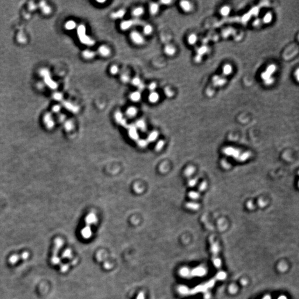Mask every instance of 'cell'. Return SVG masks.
Instances as JSON below:
<instances>
[{
    "mask_svg": "<svg viewBox=\"0 0 299 299\" xmlns=\"http://www.w3.org/2000/svg\"><path fill=\"white\" fill-rule=\"evenodd\" d=\"M227 277V274L224 271L219 272L215 277L207 282L198 285L195 287L190 289L186 286H180L177 288L179 293L183 295H194L197 293H205V299H208L210 296L209 290L213 288L217 281L224 280Z\"/></svg>",
    "mask_w": 299,
    "mask_h": 299,
    "instance_id": "6da1fadb",
    "label": "cell"
},
{
    "mask_svg": "<svg viewBox=\"0 0 299 299\" xmlns=\"http://www.w3.org/2000/svg\"><path fill=\"white\" fill-rule=\"evenodd\" d=\"M208 272L207 269L203 266H198L194 268L183 267L179 271V275L184 278L190 279L194 277H203Z\"/></svg>",
    "mask_w": 299,
    "mask_h": 299,
    "instance_id": "7a4b0ae2",
    "label": "cell"
},
{
    "mask_svg": "<svg viewBox=\"0 0 299 299\" xmlns=\"http://www.w3.org/2000/svg\"><path fill=\"white\" fill-rule=\"evenodd\" d=\"M63 245V240L60 238H57L54 240V246L52 249V254L50 258V262L53 265H59L61 272H66L68 269V265L63 264L61 262V260L58 257V253Z\"/></svg>",
    "mask_w": 299,
    "mask_h": 299,
    "instance_id": "3957f363",
    "label": "cell"
},
{
    "mask_svg": "<svg viewBox=\"0 0 299 299\" xmlns=\"http://www.w3.org/2000/svg\"><path fill=\"white\" fill-rule=\"evenodd\" d=\"M210 243L212 262L216 268L221 269V260L219 255L220 251L219 244L213 237H211L210 238Z\"/></svg>",
    "mask_w": 299,
    "mask_h": 299,
    "instance_id": "277c9868",
    "label": "cell"
},
{
    "mask_svg": "<svg viewBox=\"0 0 299 299\" xmlns=\"http://www.w3.org/2000/svg\"><path fill=\"white\" fill-rule=\"evenodd\" d=\"M130 38L133 44L137 45H141L145 43V39L141 33L138 31L133 30L130 33Z\"/></svg>",
    "mask_w": 299,
    "mask_h": 299,
    "instance_id": "5b68a950",
    "label": "cell"
},
{
    "mask_svg": "<svg viewBox=\"0 0 299 299\" xmlns=\"http://www.w3.org/2000/svg\"><path fill=\"white\" fill-rule=\"evenodd\" d=\"M139 23L137 19L135 20H127L122 21L120 24V28L122 31H126Z\"/></svg>",
    "mask_w": 299,
    "mask_h": 299,
    "instance_id": "8992f818",
    "label": "cell"
},
{
    "mask_svg": "<svg viewBox=\"0 0 299 299\" xmlns=\"http://www.w3.org/2000/svg\"><path fill=\"white\" fill-rule=\"evenodd\" d=\"M78 36L79 37L80 42L84 45L89 47H92L95 43V41H94V39L90 37V36H89L87 33H83Z\"/></svg>",
    "mask_w": 299,
    "mask_h": 299,
    "instance_id": "52a82bcc",
    "label": "cell"
},
{
    "mask_svg": "<svg viewBox=\"0 0 299 299\" xmlns=\"http://www.w3.org/2000/svg\"><path fill=\"white\" fill-rule=\"evenodd\" d=\"M98 53L102 57L106 58L109 57L111 53L110 48L106 45H101L98 47L97 50Z\"/></svg>",
    "mask_w": 299,
    "mask_h": 299,
    "instance_id": "ba28073f",
    "label": "cell"
},
{
    "mask_svg": "<svg viewBox=\"0 0 299 299\" xmlns=\"http://www.w3.org/2000/svg\"><path fill=\"white\" fill-rule=\"evenodd\" d=\"M127 128L130 138L135 141H138L139 139V136L137 131V128L133 125H127Z\"/></svg>",
    "mask_w": 299,
    "mask_h": 299,
    "instance_id": "9c48e42d",
    "label": "cell"
},
{
    "mask_svg": "<svg viewBox=\"0 0 299 299\" xmlns=\"http://www.w3.org/2000/svg\"><path fill=\"white\" fill-rule=\"evenodd\" d=\"M114 117H115V121L117 122V123L119 124L120 125H121L124 127H127L126 120L124 117V116L121 111H117L116 112H115V113L114 114Z\"/></svg>",
    "mask_w": 299,
    "mask_h": 299,
    "instance_id": "30bf717a",
    "label": "cell"
},
{
    "mask_svg": "<svg viewBox=\"0 0 299 299\" xmlns=\"http://www.w3.org/2000/svg\"><path fill=\"white\" fill-rule=\"evenodd\" d=\"M126 15V11L124 9H120L111 13L110 18L112 20H120L123 18Z\"/></svg>",
    "mask_w": 299,
    "mask_h": 299,
    "instance_id": "8fae6325",
    "label": "cell"
},
{
    "mask_svg": "<svg viewBox=\"0 0 299 299\" xmlns=\"http://www.w3.org/2000/svg\"><path fill=\"white\" fill-rule=\"evenodd\" d=\"M145 13V9L141 6H138L134 8L131 12V15L135 19H138L142 16Z\"/></svg>",
    "mask_w": 299,
    "mask_h": 299,
    "instance_id": "7c38bea8",
    "label": "cell"
},
{
    "mask_svg": "<svg viewBox=\"0 0 299 299\" xmlns=\"http://www.w3.org/2000/svg\"><path fill=\"white\" fill-rule=\"evenodd\" d=\"M82 55L86 60H92L95 57L96 53L92 50H85L82 52Z\"/></svg>",
    "mask_w": 299,
    "mask_h": 299,
    "instance_id": "4fadbf2b",
    "label": "cell"
},
{
    "mask_svg": "<svg viewBox=\"0 0 299 299\" xmlns=\"http://www.w3.org/2000/svg\"><path fill=\"white\" fill-rule=\"evenodd\" d=\"M98 221V218L94 213H90L85 218L86 225L92 226L93 224H95Z\"/></svg>",
    "mask_w": 299,
    "mask_h": 299,
    "instance_id": "5bb4252c",
    "label": "cell"
},
{
    "mask_svg": "<svg viewBox=\"0 0 299 299\" xmlns=\"http://www.w3.org/2000/svg\"><path fill=\"white\" fill-rule=\"evenodd\" d=\"M28 255L29 254H28L27 252H24V253H23L21 255H13V256H12L10 258L9 262L12 264H15L16 263H17V261L19 260V259H25L27 258Z\"/></svg>",
    "mask_w": 299,
    "mask_h": 299,
    "instance_id": "9a60e30c",
    "label": "cell"
},
{
    "mask_svg": "<svg viewBox=\"0 0 299 299\" xmlns=\"http://www.w3.org/2000/svg\"><path fill=\"white\" fill-rule=\"evenodd\" d=\"M142 98V94L141 92H139L138 90L134 91L132 93H131L129 95V99L134 103H138L139 102Z\"/></svg>",
    "mask_w": 299,
    "mask_h": 299,
    "instance_id": "2e32d148",
    "label": "cell"
},
{
    "mask_svg": "<svg viewBox=\"0 0 299 299\" xmlns=\"http://www.w3.org/2000/svg\"><path fill=\"white\" fill-rule=\"evenodd\" d=\"M81 234L83 238L85 239H89L92 235V231L91 229V226L86 225L85 227H84L82 231Z\"/></svg>",
    "mask_w": 299,
    "mask_h": 299,
    "instance_id": "e0dca14e",
    "label": "cell"
},
{
    "mask_svg": "<svg viewBox=\"0 0 299 299\" xmlns=\"http://www.w3.org/2000/svg\"><path fill=\"white\" fill-rule=\"evenodd\" d=\"M160 10V5L157 2H151L149 5L150 13L152 16L157 15Z\"/></svg>",
    "mask_w": 299,
    "mask_h": 299,
    "instance_id": "ac0fdd59",
    "label": "cell"
},
{
    "mask_svg": "<svg viewBox=\"0 0 299 299\" xmlns=\"http://www.w3.org/2000/svg\"><path fill=\"white\" fill-rule=\"evenodd\" d=\"M160 95L157 92H152L150 93L148 96V100L150 103L152 104H155L157 103L160 100Z\"/></svg>",
    "mask_w": 299,
    "mask_h": 299,
    "instance_id": "d6986e66",
    "label": "cell"
},
{
    "mask_svg": "<svg viewBox=\"0 0 299 299\" xmlns=\"http://www.w3.org/2000/svg\"><path fill=\"white\" fill-rule=\"evenodd\" d=\"M138 109L133 106H130L128 107L126 110V115L129 117H133L138 114Z\"/></svg>",
    "mask_w": 299,
    "mask_h": 299,
    "instance_id": "ffe728a7",
    "label": "cell"
},
{
    "mask_svg": "<svg viewBox=\"0 0 299 299\" xmlns=\"http://www.w3.org/2000/svg\"><path fill=\"white\" fill-rule=\"evenodd\" d=\"M43 77H44L45 83H46L47 85H48L50 88L53 89H55L57 88V84L54 81H53L52 80V79H50V74L45 75Z\"/></svg>",
    "mask_w": 299,
    "mask_h": 299,
    "instance_id": "44dd1931",
    "label": "cell"
},
{
    "mask_svg": "<svg viewBox=\"0 0 299 299\" xmlns=\"http://www.w3.org/2000/svg\"><path fill=\"white\" fill-rule=\"evenodd\" d=\"M63 105L68 110H71L73 112H77L78 111H79V108L78 107V106L74 105L70 102L65 101L63 103Z\"/></svg>",
    "mask_w": 299,
    "mask_h": 299,
    "instance_id": "7402d4cb",
    "label": "cell"
},
{
    "mask_svg": "<svg viewBox=\"0 0 299 299\" xmlns=\"http://www.w3.org/2000/svg\"><path fill=\"white\" fill-rule=\"evenodd\" d=\"M164 52L168 56H173L176 53V49L171 45H167L164 48Z\"/></svg>",
    "mask_w": 299,
    "mask_h": 299,
    "instance_id": "603a6c76",
    "label": "cell"
},
{
    "mask_svg": "<svg viewBox=\"0 0 299 299\" xmlns=\"http://www.w3.org/2000/svg\"><path fill=\"white\" fill-rule=\"evenodd\" d=\"M154 29L151 25L149 24H146L144 25L143 28V32L145 36H150L153 32Z\"/></svg>",
    "mask_w": 299,
    "mask_h": 299,
    "instance_id": "cb8c5ba5",
    "label": "cell"
},
{
    "mask_svg": "<svg viewBox=\"0 0 299 299\" xmlns=\"http://www.w3.org/2000/svg\"><path fill=\"white\" fill-rule=\"evenodd\" d=\"M135 126L136 128H138V129L141 130L142 131H145L146 130V125L144 120L140 119L138 120L136 122Z\"/></svg>",
    "mask_w": 299,
    "mask_h": 299,
    "instance_id": "d4e9b609",
    "label": "cell"
},
{
    "mask_svg": "<svg viewBox=\"0 0 299 299\" xmlns=\"http://www.w3.org/2000/svg\"><path fill=\"white\" fill-rule=\"evenodd\" d=\"M77 27V24L76 22L73 20H69L66 22L65 24V28L67 30L71 31L73 29H74L75 28Z\"/></svg>",
    "mask_w": 299,
    "mask_h": 299,
    "instance_id": "484cf974",
    "label": "cell"
},
{
    "mask_svg": "<svg viewBox=\"0 0 299 299\" xmlns=\"http://www.w3.org/2000/svg\"><path fill=\"white\" fill-rule=\"evenodd\" d=\"M44 121L47 126L52 127L54 125V122L52 120V116L50 114H47L44 117Z\"/></svg>",
    "mask_w": 299,
    "mask_h": 299,
    "instance_id": "4316f807",
    "label": "cell"
},
{
    "mask_svg": "<svg viewBox=\"0 0 299 299\" xmlns=\"http://www.w3.org/2000/svg\"><path fill=\"white\" fill-rule=\"evenodd\" d=\"M120 80L122 83H124V84L128 83L129 82H130L131 80V77H130V75L127 73H122V74L120 75Z\"/></svg>",
    "mask_w": 299,
    "mask_h": 299,
    "instance_id": "83f0119b",
    "label": "cell"
},
{
    "mask_svg": "<svg viewBox=\"0 0 299 299\" xmlns=\"http://www.w3.org/2000/svg\"><path fill=\"white\" fill-rule=\"evenodd\" d=\"M180 6L183 10L185 12H188L191 10V5L189 2L186 1H183L180 2Z\"/></svg>",
    "mask_w": 299,
    "mask_h": 299,
    "instance_id": "f1b7e54d",
    "label": "cell"
},
{
    "mask_svg": "<svg viewBox=\"0 0 299 299\" xmlns=\"http://www.w3.org/2000/svg\"><path fill=\"white\" fill-rule=\"evenodd\" d=\"M158 136H159L158 132L156 131H154L150 133L149 135L147 137V139L146 140L148 141V143H152L156 140V139L157 138Z\"/></svg>",
    "mask_w": 299,
    "mask_h": 299,
    "instance_id": "f546056e",
    "label": "cell"
},
{
    "mask_svg": "<svg viewBox=\"0 0 299 299\" xmlns=\"http://www.w3.org/2000/svg\"><path fill=\"white\" fill-rule=\"evenodd\" d=\"M120 71L119 67L116 64L112 65L109 68V72L112 75H116Z\"/></svg>",
    "mask_w": 299,
    "mask_h": 299,
    "instance_id": "4dcf8cb0",
    "label": "cell"
},
{
    "mask_svg": "<svg viewBox=\"0 0 299 299\" xmlns=\"http://www.w3.org/2000/svg\"><path fill=\"white\" fill-rule=\"evenodd\" d=\"M130 82H131V84L133 85V86L136 87L138 88V86L140 85V84L142 83L143 82L141 81V79L140 78L138 77H135L133 78L132 79H131Z\"/></svg>",
    "mask_w": 299,
    "mask_h": 299,
    "instance_id": "1f68e13d",
    "label": "cell"
},
{
    "mask_svg": "<svg viewBox=\"0 0 299 299\" xmlns=\"http://www.w3.org/2000/svg\"><path fill=\"white\" fill-rule=\"evenodd\" d=\"M40 6H41V7L42 8L43 12L45 13V14H49L51 10H50V7L45 5L44 1L41 2V3H40Z\"/></svg>",
    "mask_w": 299,
    "mask_h": 299,
    "instance_id": "d6a6232c",
    "label": "cell"
},
{
    "mask_svg": "<svg viewBox=\"0 0 299 299\" xmlns=\"http://www.w3.org/2000/svg\"><path fill=\"white\" fill-rule=\"evenodd\" d=\"M137 144L138 145V146L141 147V148H144V147H146L147 145L149 144L148 141L146 140H144V139H138V140L137 141Z\"/></svg>",
    "mask_w": 299,
    "mask_h": 299,
    "instance_id": "836d02e7",
    "label": "cell"
},
{
    "mask_svg": "<svg viewBox=\"0 0 299 299\" xmlns=\"http://www.w3.org/2000/svg\"><path fill=\"white\" fill-rule=\"evenodd\" d=\"M157 84L155 82H151L150 83L149 85H148V89L149 90L150 92H155L156 91V89L157 88Z\"/></svg>",
    "mask_w": 299,
    "mask_h": 299,
    "instance_id": "e575fe53",
    "label": "cell"
},
{
    "mask_svg": "<svg viewBox=\"0 0 299 299\" xmlns=\"http://www.w3.org/2000/svg\"><path fill=\"white\" fill-rule=\"evenodd\" d=\"M196 39H197V37L196 36V35L194 34H191L189 36L188 39V43L189 44H194L196 42Z\"/></svg>",
    "mask_w": 299,
    "mask_h": 299,
    "instance_id": "d590c367",
    "label": "cell"
},
{
    "mask_svg": "<svg viewBox=\"0 0 299 299\" xmlns=\"http://www.w3.org/2000/svg\"><path fill=\"white\" fill-rule=\"evenodd\" d=\"M164 146V141L163 140H160L156 145V151H160L163 148Z\"/></svg>",
    "mask_w": 299,
    "mask_h": 299,
    "instance_id": "8d00e7d4",
    "label": "cell"
},
{
    "mask_svg": "<svg viewBox=\"0 0 299 299\" xmlns=\"http://www.w3.org/2000/svg\"><path fill=\"white\" fill-rule=\"evenodd\" d=\"M232 72V67L229 65H226L223 68V73L225 74H229Z\"/></svg>",
    "mask_w": 299,
    "mask_h": 299,
    "instance_id": "74e56055",
    "label": "cell"
},
{
    "mask_svg": "<svg viewBox=\"0 0 299 299\" xmlns=\"http://www.w3.org/2000/svg\"><path fill=\"white\" fill-rule=\"evenodd\" d=\"M64 126H65V128H66V130L69 131V130H71L72 129L73 124H72V122H71V121H67V122H66Z\"/></svg>",
    "mask_w": 299,
    "mask_h": 299,
    "instance_id": "f35d334b",
    "label": "cell"
},
{
    "mask_svg": "<svg viewBox=\"0 0 299 299\" xmlns=\"http://www.w3.org/2000/svg\"><path fill=\"white\" fill-rule=\"evenodd\" d=\"M164 93L166 95V96H167V97H171L173 95V92H172L171 90L170 89L168 88H166L165 89V90H164Z\"/></svg>",
    "mask_w": 299,
    "mask_h": 299,
    "instance_id": "ab89813d",
    "label": "cell"
},
{
    "mask_svg": "<svg viewBox=\"0 0 299 299\" xmlns=\"http://www.w3.org/2000/svg\"><path fill=\"white\" fill-rule=\"evenodd\" d=\"M53 98L56 100L60 101V100H61L62 99H63V95L60 93H55V94H54V95H53Z\"/></svg>",
    "mask_w": 299,
    "mask_h": 299,
    "instance_id": "60d3db41",
    "label": "cell"
},
{
    "mask_svg": "<svg viewBox=\"0 0 299 299\" xmlns=\"http://www.w3.org/2000/svg\"><path fill=\"white\" fill-rule=\"evenodd\" d=\"M229 8L228 7H224L221 8V13L223 15L226 16L229 13Z\"/></svg>",
    "mask_w": 299,
    "mask_h": 299,
    "instance_id": "b9f144b4",
    "label": "cell"
},
{
    "mask_svg": "<svg viewBox=\"0 0 299 299\" xmlns=\"http://www.w3.org/2000/svg\"><path fill=\"white\" fill-rule=\"evenodd\" d=\"M275 67L274 66L272 65V66H269L268 68V69H267L266 72H268L269 74H270L272 73L273 72L275 71Z\"/></svg>",
    "mask_w": 299,
    "mask_h": 299,
    "instance_id": "7bdbcfd3",
    "label": "cell"
},
{
    "mask_svg": "<svg viewBox=\"0 0 299 299\" xmlns=\"http://www.w3.org/2000/svg\"><path fill=\"white\" fill-rule=\"evenodd\" d=\"M271 16L270 14H267L264 18V21L265 23H269L271 21Z\"/></svg>",
    "mask_w": 299,
    "mask_h": 299,
    "instance_id": "ee69618b",
    "label": "cell"
},
{
    "mask_svg": "<svg viewBox=\"0 0 299 299\" xmlns=\"http://www.w3.org/2000/svg\"><path fill=\"white\" fill-rule=\"evenodd\" d=\"M145 87H145V84L142 82V83H141V84H140V85L138 86V90L139 91V92H141L143 90H144L145 89Z\"/></svg>",
    "mask_w": 299,
    "mask_h": 299,
    "instance_id": "f6af8a7d",
    "label": "cell"
},
{
    "mask_svg": "<svg viewBox=\"0 0 299 299\" xmlns=\"http://www.w3.org/2000/svg\"><path fill=\"white\" fill-rule=\"evenodd\" d=\"M229 291L231 293H235L237 291V288L235 285H232L229 288Z\"/></svg>",
    "mask_w": 299,
    "mask_h": 299,
    "instance_id": "bcb514c9",
    "label": "cell"
},
{
    "mask_svg": "<svg viewBox=\"0 0 299 299\" xmlns=\"http://www.w3.org/2000/svg\"><path fill=\"white\" fill-rule=\"evenodd\" d=\"M136 299H145V294L143 292H140L138 293Z\"/></svg>",
    "mask_w": 299,
    "mask_h": 299,
    "instance_id": "7dc6e473",
    "label": "cell"
},
{
    "mask_svg": "<svg viewBox=\"0 0 299 299\" xmlns=\"http://www.w3.org/2000/svg\"><path fill=\"white\" fill-rule=\"evenodd\" d=\"M161 4V5H170L172 2L171 1H168V0H167V1H161L160 2Z\"/></svg>",
    "mask_w": 299,
    "mask_h": 299,
    "instance_id": "c3c4849f",
    "label": "cell"
},
{
    "mask_svg": "<svg viewBox=\"0 0 299 299\" xmlns=\"http://www.w3.org/2000/svg\"><path fill=\"white\" fill-rule=\"evenodd\" d=\"M60 110H61V106H60L59 105H55V106H54V107L53 108V110L54 112H59V111H60Z\"/></svg>",
    "mask_w": 299,
    "mask_h": 299,
    "instance_id": "681fc988",
    "label": "cell"
},
{
    "mask_svg": "<svg viewBox=\"0 0 299 299\" xmlns=\"http://www.w3.org/2000/svg\"><path fill=\"white\" fill-rule=\"evenodd\" d=\"M261 299H271V298L270 295H266Z\"/></svg>",
    "mask_w": 299,
    "mask_h": 299,
    "instance_id": "f907efd6",
    "label": "cell"
},
{
    "mask_svg": "<svg viewBox=\"0 0 299 299\" xmlns=\"http://www.w3.org/2000/svg\"><path fill=\"white\" fill-rule=\"evenodd\" d=\"M29 7L31 8V10H34L35 9V5L33 3V4H31L29 5Z\"/></svg>",
    "mask_w": 299,
    "mask_h": 299,
    "instance_id": "816d5d0a",
    "label": "cell"
},
{
    "mask_svg": "<svg viewBox=\"0 0 299 299\" xmlns=\"http://www.w3.org/2000/svg\"><path fill=\"white\" fill-rule=\"evenodd\" d=\"M96 2L98 3H105V2H106V1H105V0L104 1H96Z\"/></svg>",
    "mask_w": 299,
    "mask_h": 299,
    "instance_id": "f5cc1de1",
    "label": "cell"
},
{
    "mask_svg": "<svg viewBox=\"0 0 299 299\" xmlns=\"http://www.w3.org/2000/svg\"><path fill=\"white\" fill-rule=\"evenodd\" d=\"M205 50H205V48H202V49L201 48V50H200V51H201V52H200V53H204V52H205Z\"/></svg>",
    "mask_w": 299,
    "mask_h": 299,
    "instance_id": "db71d44e",
    "label": "cell"
},
{
    "mask_svg": "<svg viewBox=\"0 0 299 299\" xmlns=\"http://www.w3.org/2000/svg\"><path fill=\"white\" fill-rule=\"evenodd\" d=\"M278 299H287V298L285 296H280Z\"/></svg>",
    "mask_w": 299,
    "mask_h": 299,
    "instance_id": "11a10c76",
    "label": "cell"
}]
</instances>
